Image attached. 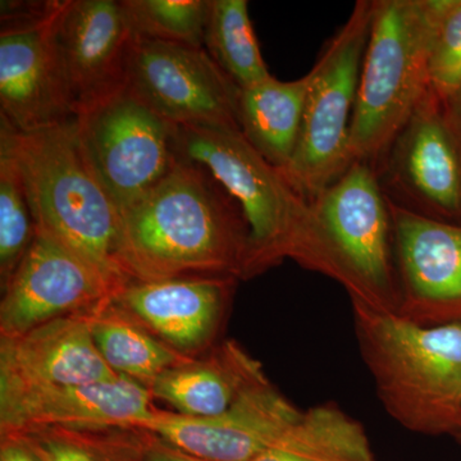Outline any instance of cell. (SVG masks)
I'll return each mask as SVG.
<instances>
[{
  "instance_id": "30bf717a",
  "label": "cell",
  "mask_w": 461,
  "mask_h": 461,
  "mask_svg": "<svg viewBox=\"0 0 461 461\" xmlns=\"http://www.w3.org/2000/svg\"><path fill=\"white\" fill-rule=\"evenodd\" d=\"M126 87L176 129L240 131V87L205 48L138 36Z\"/></svg>"
},
{
  "instance_id": "44dd1931",
  "label": "cell",
  "mask_w": 461,
  "mask_h": 461,
  "mask_svg": "<svg viewBox=\"0 0 461 461\" xmlns=\"http://www.w3.org/2000/svg\"><path fill=\"white\" fill-rule=\"evenodd\" d=\"M86 315L96 348L118 375L150 388L158 375L191 360L158 339L113 299Z\"/></svg>"
},
{
  "instance_id": "d4e9b609",
  "label": "cell",
  "mask_w": 461,
  "mask_h": 461,
  "mask_svg": "<svg viewBox=\"0 0 461 461\" xmlns=\"http://www.w3.org/2000/svg\"><path fill=\"white\" fill-rule=\"evenodd\" d=\"M36 236L32 206L12 158L0 150V275L3 285L16 271Z\"/></svg>"
},
{
  "instance_id": "7a4b0ae2",
  "label": "cell",
  "mask_w": 461,
  "mask_h": 461,
  "mask_svg": "<svg viewBox=\"0 0 461 461\" xmlns=\"http://www.w3.org/2000/svg\"><path fill=\"white\" fill-rule=\"evenodd\" d=\"M0 150L20 172L36 232L90 264L117 293L131 282L120 259L122 214L85 156L76 118L33 132L2 122Z\"/></svg>"
},
{
  "instance_id": "277c9868",
  "label": "cell",
  "mask_w": 461,
  "mask_h": 461,
  "mask_svg": "<svg viewBox=\"0 0 461 461\" xmlns=\"http://www.w3.org/2000/svg\"><path fill=\"white\" fill-rule=\"evenodd\" d=\"M176 153L204 168L239 205L249 227L250 277L285 259L326 276L312 203L241 132L176 129Z\"/></svg>"
},
{
  "instance_id": "f546056e",
  "label": "cell",
  "mask_w": 461,
  "mask_h": 461,
  "mask_svg": "<svg viewBox=\"0 0 461 461\" xmlns=\"http://www.w3.org/2000/svg\"><path fill=\"white\" fill-rule=\"evenodd\" d=\"M445 107L448 121L461 140V85L450 98L445 100Z\"/></svg>"
},
{
  "instance_id": "2e32d148",
  "label": "cell",
  "mask_w": 461,
  "mask_h": 461,
  "mask_svg": "<svg viewBox=\"0 0 461 461\" xmlns=\"http://www.w3.org/2000/svg\"><path fill=\"white\" fill-rule=\"evenodd\" d=\"M50 17L0 32V117L12 130L33 132L75 120L50 41Z\"/></svg>"
},
{
  "instance_id": "5b68a950",
  "label": "cell",
  "mask_w": 461,
  "mask_h": 461,
  "mask_svg": "<svg viewBox=\"0 0 461 461\" xmlns=\"http://www.w3.org/2000/svg\"><path fill=\"white\" fill-rule=\"evenodd\" d=\"M429 87V0H375L351 122L353 162L375 168Z\"/></svg>"
},
{
  "instance_id": "cb8c5ba5",
  "label": "cell",
  "mask_w": 461,
  "mask_h": 461,
  "mask_svg": "<svg viewBox=\"0 0 461 461\" xmlns=\"http://www.w3.org/2000/svg\"><path fill=\"white\" fill-rule=\"evenodd\" d=\"M136 35L204 48L209 0H122Z\"/></svg>"
},
{
  "instance_id": "484cf974",
  "label": "cell",
  "mask_w": 461,
  "mask_h": 461,
  "mask_svg": "<svg viewBox=\"0 0 461 461\" xmlns=\"http://www.w3.org/2000/svg\"><path fill=\"white\" fill-rule=\"evenodd\" d=\"M429 85L442 100L461 85V0H429Z\"/></svg>"
},
{
  "instance_id": "8992f818",
  "label": "cell",
  "mask_w": 461,
  "mask_h": 461,
  "mask_svg": "<svg viewBox=\"0 0 461 461\" xmlns=\"http://www.w3.org/2000/svg\"><path fill=\"white\" fill-rule=\"evenodd\" d=\"M327 260V277L351 303L384 312L400 305L395 229L390 200L368 163L348 171L312 202Z\"/></svg>"
},
{
  "instance_id": "52a82bcc",
  "label": "cell",
  "mask_w": 461,
  "mask_h": 461,
  "mask_svg": "<svg viewBox=\"0 0 461 461\" xmlns=\"http://www.w3.org/2000/svg\"><path fill=\"white\" fill-rule=\"evenodd\" d=\"M375 0H359L308 72L304 117L293 159L284 169L294 189L313 202L353 165L350 131Z\"/></svg>"
},
{
  "instance_id": "603a6c76",
  "label": "cell",
  "mask_w": 461,
  "mask_h": 461,
  "mask_svg": "<svg viewBox=\"0 0 461 461\" xmlns=\"http://www.w3.org/2000/svg\"><path fill=\"white\" fill-rule=\"evenodd\" d=\"M204 48L240 89L272 76L264 62L247 0H209Z\"/></svg>"
},
{
  "instance_id": "7402d4cb",
  "label": "cell",
  "mask_w": 461,
  "mask_h": 461,
  "mask_svg": "<svg viewBox=\"0 0 461 461\" xmlns=\"http://www.w3.org/2000/svg\"><path fill=\"white\" fill-rule=\"evenodd\" d=\"M251 461H377L366 429L335 403L302 411L268 450Z\"/></svg>"
},
{
  "instance_id": "8fae6325",
  "label": "cell",
  "mask_w": 461,
  "mask_h": 461,
  "mask_svg": "<svg viewBox=\"0 0 461 461\" xmlns=\"http://www.w3.org/2000/svg\"><path fill=\"white\" fill-rule=\"evenodd\" d=\"M136 39L122 0H60L50 41L75 117L126 87Z\"/></svg>"
},
{
  "instance_id": "4fadbf2b",
  "label": "cell",
  "mask_w": 461,
  "mask_h": 461,
  "mask_svg": "<svg viewBox=\"0 0 461 461\" xmlns=\"http://www.w3.org/2000/svg\"><path fill=\"white\" fill-rule=\"evenodd\" d=\"M302 411L264 377L232 406L209 418L156 411L133 429L154 433L165 444L204 461H251L271 448Z\"/></svg>"
},
{
  "instance_id": "3957f363",
  "label": "cell",
  "mask_w": 461,
  "mask_h": 461,
  "mask_svg": "<svg viewBox=\"0 0 461 461\" xmlns=\"http://www.w3.org/2000/svg\"><path fill=\"white\" fill-rule=\"evenodd\" d=\"M351 305L364 362L391 418L411 432L453 437L461 420V323L423 326Z\"/></svg>"
},
{
  "instance_id": "e0dca14e",
  "label": "cell",
  "mask_w": 461,
  "mask_h": 461,
  "mask_svg": "<svg viewBox=\"0 0 461 461\" xmlns=\"http://www.w3.org/2000/svg\"><path fill=\"white\" fill-rule=\"evenodd\" d=\"M150 390L118 375L96 384L45 388L0 402L3 430L39 427L133 429L156 412Z\"/></svg>"
},
{
  "instance_id": "d6986e66",
  "label": "cell",
  "mask_w": 461,
  "mask_h": 461,
  "mask_svg": "<svg viewBox=\"0 0 461 461\" xmlns=\"http://www.w3.org/2000/svg\"><path fill=\"white\" fill-rule=\"evenodd\" d=\"M264 377L262 364L239 345L226 342L204 360L191 359L163 372L149 390L177 414L209 418L229 411L249 386Z\"/></svg>"
},
{
  "instance_id": "83f0119b",
  "label": "cell",
  "mask_w": 461,
  "mask_h": 461,
  "mask_svg": "<svg viewBox=\"0 0 461 461\" xmlns=\"http://www.w3.org/2000/svg\"><path fill=\"white\" fill-rule=\"evenodd\" d=\"M144 461H204L198 457L190 456V455L182 453L177 448L169 445L154 446L149 448L145 454Z\"/></svg>"
},
{
  "instance_id": "ffe728a7",
  "label": "cell",
  "mask_w": 461,
  "mask_h": 461,
  "mask_svg": "<svg viewBox=\"0 0 461 461\" xmlns=\"http://www.w3.org/2000/svg\"><path fill=\"white\" fill-rule=\"evenodd\" d=\"M309 81V74L295 81H280L271 76L240 89V132L267 162L281 171L295 153Z\"/></svg>"
},
{
  "instance_id": "9c48e42d",
  "label": "cell",
  "mask_w": 461,
  "mask_h": 461,
  "mask_svg": "<svg viewBox=\"0 0 461 461\" xmlns=\"http://www.w3.org/2000/svg\"><path fill=\"white\" fill-rule=\"evenodd\" d=\"M375 171L397 208L461 226V140L430 87Z\"/></svg>"
},
{
  "instance_id": "4dcf8cb0",
  "label": "cell",
  "mask_w": 461,
  "mask_h": 461,
  "mask_svg": "<svg viewBox=\"0 0 461 461\" xmlns=\"http://www.w3.org/2000/svg\"><path fill=\"white\" fill-rule=\"evenodd\" d=\"M453 438L456 439V441L459 442V444H461V420L459 426H457L456 430H455Z\"/></svg>"
},
{
  "instance_id": "9a60e30c",
  "label": "cell",
  "mask_w": 461,
  "mask_h": 461,
  "mask_svg": "<svg viewBox=\"0 0 461 461\" xmlns=\"http://www.w3.org/2000/svg\"><path fill=\"white\" fill-rule=\"evenodd\" d=\"M115 377L96 348L86 313L58 318L0 341V402Z\"/></svg>"
},
{
  "instance_id": "ba28073f",
  "label": "cell",
  "mask_w": 461,
  "mask_h": 461,
  "mask_svg": "<svg viewBox=\"0 0 461 461\" xmlns=\"http://www.w3.org/2000/svg\"><path fill=\"white\" fill-rule=\"evenodd\" d=\"M85 156L121 214L177 160L176 127L124 87L76 117Z\"/></svg>"
},
{
  "instance_id": "4316f807",
  "label": "cell",
  "mask_w": 461,
  "mask_h": 461,
  "mask_svg": "<svg viewBox=\"0 0 461 461\" xmlns=\"http://www.w3.org/2000/svg\"><path fill=\"white\" fill-rule=\"evenodd\" d=\"M32 450L42 461H98L80 446L56 439L38 442Z\"/></svg>"
},
{
  "instance_id": "f1b7e54d",
  "label": "cell",
  "mask_w": 461,
  "mask_h": 461,
  "mask_svg": "<svg viewBox=\"0 0 461 461\" xmlns=\"http://www.w3.org/2000/svg\"><path fill=\"white\" fill-rule=\"evenodd\" d=\"M0 461H42L41 456L25 445L7 444L3 446Z\"/></svg>"
},
{
  "instance_id": "5bb4252c",
  "label": "cell",
  "mask_w": 461,
  "mask_h": 461,
  "mask_svg": "<svg viewBox=\"0 0 461 461\" xmlns=\"http://www.w3.org/2000/svg\"><path fill=\"white\" fill-rule=\"evenodd\" d=\"M391 209L400 285L397 314L423 326L461 323V226L409 213L393 203Z\"/></svg>"
},
{
  "instance_id": "6da1fadb",
  "label": "cell",
  "mask_w": 461,
  "mask_h": 461,
  "mask_svg": "<svg viewBox=\"0 0 461 461\" xmlns=\"http://www.w3.org/2000/svg\"><path fill=\"white\" fill-rule=\"evenodd\" d=\"M120 259L131 281L250 278V239L235 200L202 167L171 171L122 213Z\"/></svg>"
},
{
  "instance_id": "7c38bea8",
  "label": "cell",
  "mask_w": 461,
  "mask_h": 461,
  "mask_svg": "<svg viewBox=\"0 0 461 461\" xmlns=\"http://www.w3.org/2000/svg\"><path fill=\"white\" fill-rule=\"evenodd\" d=\"M3 286L2 338L23 335L58 318L87 313L117 294L90 264L39 232Z\"/></svg>"
},
{
  "instance_id": "ac0fdd59",
  "label": "cell",
  "mask_w": 461,
  "mask_h": 461,
  "mask_svg": "<svg viewBox=\"0 0 461 461\" xmlns=\"http://www.w3.org/2000/svg\"><path fill=\"white\" fill-rule=\"evenodd\" d=\"M235 278L177 277L131 281L113 302L182 355L214 338Z\"/></svg>"
}]
</instances>
